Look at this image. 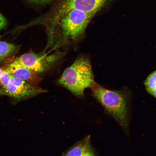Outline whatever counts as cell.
Segmentation results:
<instances>
[{"label": "cell", "instance_id": "8992f818", "mask_svg": "<svg viewBox=\"0 0 156 156\" xmlns=\"http://www.w3.org/2000/svg\"><path fill=\"white\" fill-rule=\"evenodd\" d=\"M62 54L59 52L49 55H40L31 52L25 53L14 60L38 74L49 68L59 59Z\"/></svg>", "mask_w": 156, "mask_h": 156}, {"label": "cell", "instance_id": "5bb4252c", "mask_svg": "<svg viewBox=\"0 0 156 156\" xmlns=\"http://www.w3.org/2000/svg\"><path fill=\"white\" fill-rule=\"evenodd\" d=\"M3 69L2 68H0V76L1 75V73L2 72Z\"/></svg>", "mask_w": 156, "mask_h": 156}, {"label": "cell", "instance_id": "6da1fadb", "mask_svg": "<svg viewBox=\"0 0 156 156\" xmlns=\"http://www.w3.org/2000/svg\"><path fill=\"white\" fill-rule=\"evenodd\" d=\"M59 83L78 97L84 96V92L95 82L90 62L84 56L77 59L64 71Z\"/></svg>", "mask_w": 156, "mask_h": 156}, {"label": "cell", "instance_id": "ba28073f", "mask_svg": "<svg viewBox=\"0 0 156 156\" xmlns=\"http://www.w3.org/2000/svg\"><path fill=\"white\" fill-rule=\"evenodd\" d=\"M94 153L90 143V136L86 137L62 156H89Z\"/></svg>", "mask_w": 156, "mask_h": 156}, {"label": "cell", "instance_id": "9a60e30c", "mask_svg": "<svg viewBox=\"0 0 156 156\" xmlns=\"http://www.w3.org/2000/svg\"><path fill=\"white\" fill-rule=\"evenodd\" d=\"M90 156H94V155L93 154V155H91Z\"/></svg>", "mask_w": 156, "mask_h": 156}, {"label": "cell", "instance_id": "9c48e42d", "mask_svg": "<svg viewBox=\"0 0 156 156\" xmlns=\"http://www.w3.org/2000/svg\"><path fill=\"white\" fill-rule=\"evenodd\" d=\"M18 49L13 44L0 41V61L12 55Z\"/></svg>", "mask_w": 156, "mask_h": 156}, {"label": "cell", "instance_id": "52a82bcc", "mask_svg": "<svg viewBox=\"0 0 156 156\" xmlns=\"http://www.w3.org/2000/svg\"><path fill=\"white\" fill-rule=\"evenodd\" d=\"M13 76L36 86L42 80L38 74L20 63L14 61L4 69Z\"/></svg>", "mask_w": 156, "mask_h": 156}, {"label": "cell", "instance_id": "277c9868", "mask_svg": "<svg viewBox=\"0 0 156 156\" xmlns=\"http://www.w3.org/2000/svg\"><path fill=\"white\" fill-rule=\"evenodd\" d=\"M109 0H56L54 12L59 17L71 10L76 9L95 14Z\"/></svg>", "mask_w": 156, "mask_h": 156}, {"label": "cell", "instance_id": "4fadbf2b", "mask_svg": "<svg viewBox=\"0 0 156 156\" xmlns=\"http://www.w3.org/2000/svg\"><path fill=\"white\" fill-rule=\"evenodd\" d=\"M7 21L5 17L0 13V30L3 29L6 25Z\"/></svg>", "mask_w": 156, "mask_h": 156}, {"label": "cell", "instance_id": "8fae6325", "mask_svg": "<svg viewBox=\"0 0 156 156\" xmlns=\"http://www.w3.org/2000/svg\"><path fill=\"white\" fill-rule=\"evenodd\" d=\"M12 75L8 72L3 69L0 76V91L5 89L7 86Z\"/></svg>", "mask_w": 156, "mask_h": 156}, {"label": "cell", "instance_id": "7a4b0ae2", "mask_svg": "<svg viewBox=\"0 0 156 156\" xmlns=\"http://www.w3.org/2000/svg\"><path fill=\"white\" fill-rule=\"evenodd\" d=\"M94 96L123 128L128 125L127 94L122 91L107 89L95 82L90 88Z\"/></svg>", "mask_w": 156, "mask_h": 156}, {"label": "cell", "instance_id": "3957f363", "mask_svg": "<svg viewBox=\"0 0 156 156\" xmlns=\"http://www.w3.org/2000/svg\"><path fill=\"white\" fill-rule=\"evenodd\" d=\"M94 14L78 9H73L60 18L57 26L59 25L64 36L75 40L83 34Z\"/></svg>", "mask_w": 156, "mask_h": 156}, {"label": "cell", "instance_id": "7c38bea8", "mask_svg": "<svg viewBox=\"0 0 156 156\" xmlns=\"http://www.w3.org/2000/svg\"><path fill=\"white\" fill-rule=\"evenodd\" d=\"M29 3L32 5H47L55 0H25Z\"/></svg>", "mask_w": 156, "mask_h": 156}, {"label": "cell", "instance_id": "30bf717a", "mask_svg": "<svg viewBox=\"0 0 156 156\" xmlns=\"http://www.w3.org/2000/svg\"><path fill=\"white\" fill-rule=\"evenodd\" d=\"M144 84L147 92L156 99V70L147 77Z\"/></svg>", "mask_w": 156, "mask_h": 156}, {"label": "cell", "instance_id": "5b68a950", "mask_svg": "<svg viewBox=\"0 0 156 156\" xmlns=\"http://www.w3.org/2000/svg\"><path fill=\"white\" fill-rule=\"evenodd\" d=\"M47 92V90L33 86L12 75L7 86L0 91V93L20 101Z\"/></svg>", "mask_w": 156, "mask_h": 156}]
</instances>
